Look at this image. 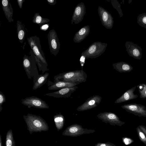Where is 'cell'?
I'll use <instances>...</instances> for the list:
<instances>
[{"mask_svg": "<svg viewBox=\"0 0 146 146\" xmlns=\"http://www.w3.org/2000/svg\"><path fill=\"white\" fill-rule=\"evenodd\" d=\"M28 42L33 52L39 71L43 74L46 71L49 70L47 68L48 64L42 49L40 38L36 36H31L27 39Z\"/></svg>", "mask_w": 146, "mask_h": 146, "instance_id": "cell-1", "label": "cell"}, {"mask_svg": "<svg viewBox=\"0 0 146 146\" xmlns=\"http://www.w3.org/2000/svg\"><path fill=\"white\" fill-rule=\"evenodd\" d=\"M27 129L30 134L33 132H41L49 130L48 125L46 121L40 116L30 113L23 116Z\"/></svg>", "mask_w": 146, "mask_h": 146, "instance_id": "cell-2", "label": "cell"}, {"mask_svg": "<svg viewBox=\"0 0 146 146\" xmlns=\"http://www.w3.org/2000/svg\"><path fill=\"white\" fill-rule=\"evenodd\" d=\"M87 78V74L82 69L59 74L54 76V81H62L78 85L86 82Z\"/></svg>", "mask_w": 146, "mask_h": 146, "instance_id": "cell-3", "label": "cell"}, {"mask_svg": "<svg viewBox=\"0 0 146 146\" xmlns=\"http://www.w3.org/2000/svg\"><path fill=\"white\" fill-rule=\"evenodd\" d=\"M29 55L24 54L23 58V65L29 79H33L34 84L36 82L39 76L38 71L35 54L31 49Z\"/></svg>", "mask_w": 146, "mask_h": 146, "instance_id": "cell-4", "label": "cell"}, {"mask_svg": "<svg viewBox=\"0 0 146 146\" xmlns=\"http://www.w3.org/2000/svg\"><path fill=\"white\" fill-rule=\"evenodd\" d=\"M107 45L106 43L98 41L94 42L83 52L81 55L84 56L86 59L97 58L104 53Z\"/></svg>", "mask_w": 146, "mask_h": 146, "instance_id": "cell-5", "label": "cell"}, {"mask_svg": "<svg viewBox=\"0 0 146 146\" xmlns=\"http://www.w3.org/2000/svg\"><path fill=\"white\" fill-rule=\"evenodd\" d=\"M21 103L29 108L33 107L38 109H48V105L46 102L37 97H27L21 100Z\"/></svg>", "mask_w": 146, "mask_h": 146, "instance_id": "cell-6", "label": "cell"}, {"mask_svg": "<svg viewBox=\"0 0 146 146\" xmlns=\"http://www.w3.org/2000/svg\"><path fill=\"white\" fill-rule=\"evenodd\" d=\"M47 37L50 52L56 56L59 51L60 44L55 31L54 29L50 31Z\"/></svg>", "mask_w": 146, "mask_h": 146, "instance_id": "cell-7", "label": "cell"}, {"mask_svg": "<svg viewBox=\"0 0 146 146\" xmlns=\"http://www.w3.org/2000/svg\"><path fill=\"white\" fill-rule=\"evenodd\" d=\"M98 12L102 25L106 29H111L113 26L114 21L111 14L100 6H98Z\"/></svg>", "mask_w": 146, "mask_h": 146, "instance_id": "cell-8", "label": "cell"}, {"mask_svg": "<svg viewBox=\"0 0 146 146\" xmlns=\"http://www.w3.org/2000/svg\"><path fill=\"white\" fill-rule=\"evenodd\" d=\"M121 107L127 111L139 116L146 117V108L140 104L130 103L124 104Z\"/></svg>", "mask_w": 146, "mask_h": 146, "instance_id": "cell-9", "label": "cell"}, {"mask_svg": "<svg viewBox=\"0 0 146 146\" xmlns=\"http://www.w3.org/2000/svg\"><path fill=\"white\" fill-rule=\"evenodd\" d=\"M102 97L98 95H94L88 98L85 102L76 109L78 111H82L95 108L100 103Z\"/></svg>", "mask_w": 146, "mask_h": 146, "instance_id": "cell-10", "label": "cell"}, {"mask_svg": "<svg viewBox=\"0 0 146 146\" xmlns=\"http://www.w3.org/2000/svg\"><path fill=\"white\" fill-rule=\"evenodd\" d=\"M86 13V9L84 3L82 2L76 7L71 20V24H78L83 19Z\"/></svg>", "mask_w": 146, "mask_h": 146, "instance_id": "cell-11", "label": "cell"}, {"mask_svg": "<svg viewBox=\"0 0 146 146\" xmlns=\"http://www.w3.org/2000/svg\"><path fill=\"white\" fill-rule=\"evenodd\" d=\"M125 46L128 54L134 58L140 60L142 56V49L141 47L133 42L127 41Z\"/></svg>", "mask_w": 146, "mask_h": 146, "instance_id": "cell-12", "label": "cell"}, {"mask_svg": "<svg viewBox=\"0 0 146 146\" xmlns=\"http://www.w3.org/2000/svg\"><path fill=\"white\" fill-rule=\"evenodd\" d=\"M78 88L76 86L72 87L64 88L54 92L47 93L45 95L56 98H68Z\"/></svg>", "mask_w": 146, "mask_h": 146, "instance_id": "cell-13", "label": "cell"}, {"mask_svg": "<svg viewBox=\"0 0 146 146\" xmlns=\"http://www.w3.org/2000/svg\"><path fill=\"white\" fill-rule=\"evenodd\" d=\"M47 84L48 86V89L50 90H59L64 88L72 87L77 85L75 84L58 81L53 82L49 80Z\"/></svg>", "mask_w": 146, "mask_h": 146, "instance_id": "cell-14", "label": "cell"}, {"mask_svg": "<svg viewBox=\"0 0 146 146\" xmlns=\"http://www.w3.org/2000/svg\"><path fill=\"white\" fill-rule=\"evenodd\" d=\"M136 87V86H135L125 92L120 97L115 101V103L119 104L133 100L137 98L138 96V95L137 94H135L134 93Z\"/></svg>", "mask_w": 146, "mask_h": 146, "instance_id": "cell-15", "label": "cell"}, {"mask_svg": "<svg viewBox=\"0 0 146 146\" xmlns=\"http://www.w3.org/2000/svg\"><path fill=\"white\" fill-rule=\"evenodd\" d=\"M9 0H2V6L6 19L10 23L14 21L13 18V11Z\"/></svg>", "mask_w": 146, "mask_h": 146, "instance_id": "cell-16", "label": "cell"}, {"mask_svg": "<svg viewBox=\"0 0 146 146\" xmlns=\"http://www.w3.org/2000/svg\"><path fill=\"white\" fill-rule=\"evenodd\" d=\"M90 31L89 25H85L77 31L74 35L73 41L74 42L78 43L84 39L88 35Z\"/></svg>", "mask_w": 146, "mask_h": 146, "instance_id": "cell-17", "label": "cell"}, {"mask_svg": "<svg viewBox=\"0 0 146 146\" xmlns=\"http://www.w3.org/2000/svg\"><path fill=\"white\" fill-rule=\"evenodd\" d=\"M27 29L25 25L21 21H17V32L19 40L21 44H23L25 39Z\"/></svg>", "mask_w": 146, "mask_h": 146, "instance_id": "cell-18", "label": "cell"}, {"mask_svg": "<svg viewBox=\"0 0 146 146\" xmlns=\"http://www.w3.org/2000/svg\"><path fill=\"white\" fill-rule=\"evenodd\" d=\"M112 65L113 69L120 73L129 72L133 69L131 65L124 62L114 63Z\"/></svg>", "mask_w": 146, "mask_h": 146, "instance_id": "cell-19", "label": "cell"}, {"mask_svg": "<svg viewBox=\"0 0 146 146\" xmlns=\"http://www.w3.org/2000/svg\"><path fill=\"white\" fill-rule=\"evenodd\" d=\"M49 75V73L47 72L40 74L36 82L34 84L33 89L34 90H36L45 84L47 81Z\"/></svg>", "mask_w": 146, "mask_h": 146, "instance_id": "cell-20", "label": "cell"}, {"mask_svg": "<svg viewBox=\"0 0 146 146\" xmlns=\"http://www.w3.org/2000/svg\"><path fill=\"white\" fill-rule=\"evenodd\" d=\"M50 21L49 19L47 18H43L38 13H35L32 20V22L33 23L37 24L40 26L46 24Z\"/></svg>", "mask_w": 146, "mask_h": 146, "instance_id": "cell-21", "label": "cell"}, {"mask_svg": "<svg viewBox=\"0 0 146 146\" xmlns=\"http://www.w3.org/2000/svg\"><path fill=\"white\" fill-rule=\"evenodd\" d=\"M5 146H15V140L12 129H9L7 132Z\"/></svg>", "mask_w": 146, "mask_h": 146, "instance_id": "cell-22", "label": "cell"}, {"mask_svg": "<svg viewBox=\"0 0 146 146\" xmlns=\"http://www.w3.org/2000/svg\"><path fill=\"white\" fill-rule=\"evenodd\" d=\"M55 126L58 131L62 127L64 121L63 116L60 114H57L54 116Z\"/></svg>", "mask_w": 146, "mask_h": 146, "instance_id": "cell-23", "label": "cell"}, {"mask_svg": "<svg viewBox=\"0 0 146 146\" xmlns=\"http://www.w3.org/2000/svg\"><path fill=\"white\" fill-rule=\"evenodd\" d=\"M137 22L140 26L146 29V13L140 14L138 15Z\"/></svg>", "mask_w": 146, "mask_h": 146, "instance_id": "cell-24", "label": "cell"}, {"mask_svg": "<svg viewBox=\"0 0 146 146\" xmlns=\"http://www.w3.org/2000/svg\"><path fill=\"white\" fill-rule=\"evenodd\" d=\"M139 93V97L141 98H146V84H140L137 86Z\"/></svg>", "mask_w": 146, "mask_h": 146, "instance_id": "cell-25", "label": "cell"}, {"mask_svg": "<svg viewBox=\"0 0 146 146\" xmlns=\"http://www.w3.org/2000/svg\"><path fill=\"white\" fill-rule=\"evenodd\" d=\"M111 1L113 7L117 11L120 17H122L123 16V14L121 8L120 4L116 0H111Z\"/></svg>", "mask_w": 146, "mask_h": 146, "instance_id": "cell-26", "label": "cell"}, {"mask_svg": "<svg viewBox=\"0 0 146 146\" xmlns=\"http://www.w3.org/2000/svg\"><path fill=\"white\" fill-rule=\"evenodd\" d=\"M5 102V95L1 92L0 91V112H1L3 109V104Z\"/></svg>", "mask_w": 146, "mask_h": 146, "instance_id": "cell-27", "label": "cell"}, {"mask_svg": "<svg viewBox=\"0 0 146 146\" xmlns=\"http://www.w3.org/2000/svg\"><path fill=\"white\" fill-rule=\"evenodd\" d=\"M86 59V58L83 55H81L80 60V62L82 70L83 67L85 63Z\"/></svg>", "mask_w": 146, "mask_h": 146, "instance_id": "cell-28", "label": "cell"}, {"mask_svg": "<svg viewBox=\"0 0 146 146\" xmlns=\"http://www.w3.org/2000/svg\"><path fill=\"white\" fill-rule=\"evenodd\" d=\"M49 26V25L48 24H44L40 26V29L41 30L46 31L48 29Z\"/></svg>", "mask_w": 146, "mask_h": 146, "instance_id": "cell-29", "label": "cell"}, {"mask_svg": "<svg viewBox=\"0 0 146 146\" xmlns=\"http://www.w3.org/2000/svg\"><path fill=\"white\" fill-rule=\"evenodd\" d=\"M25 1V0H17V2L19 8L22 9L23 7V3Z\"/></svg>", "mask_w": 146, "mask_h": 146, "instance_id": "cell-30", "label": "cell"}, {"mask_svg": "<svg viewBox=\"0 0 146 146\" xmlns=\"http://www.w3.org/2000/svg\"><path fill=\"white\" fill-rule=\"evenodd\" d=\"M46 1L50 5H54L57 3L56 0H47Z\"/></svg>", "mask_w": 146, "mask_h": 146, "instance_id": "cell-31", "label": "cell"}, {"mask_svg": "<svg viewBox=\"0 0 146 146\" xmlns=\"http://www.w3.org/2000/svg\"><path fill=\"white\" fill-rule=\"evenodd\" d=\"M78 129L75 127H72L70 128L69 129V131L72 133H75L78 131Z\"/></svg>", "mask_w": 146, "mask_h": 146, "instance_id": "cell-32", "label": "cell"}, {"mask_svg": "<svg viewBox=\"0 0 146 146\" xmlns=\"http://www.w3.org/2000/svg\"><path fill=\"white\" fill-rule=\"evenodd\" d=\"M139 135L141 139H143L145 138V135L142 132H140L139 133Z\"/></svg>", "mask_w": 146, "mask_h": 146, "instance_id": "cell-33", "label": "cell"}, {"mask_svg": "<svg viewBox=\"0 0 146 146\" xmlns=\"http://www.w3.org/2000/svg\"><path fill=\"white\" fill-rule=\"evenodd\" d=\"M124 142L125 144L127 145L129 143V140L127 138H125L124 139Z\"/></svg>", "mask_w": 146, "mask_h": 146, "instance_id": "cell-34", "label": "cell"}, {"mask_svg": "<svg viewBox=\"0 0 146 146\" xmlns=\"http://www.w3.org/2000/svg\"><path fill=\"white\" fill-rule=\"evenodd\" d=\"M0 146H3L2 142V141L1 136L0 134Z\"/></svg>", "mask_w": 146, "mask_h": 146, "instance_id": "cell-35", "label": "cell"}, {"mask_svg": "<svg viewBox=\"0 0 146 146\" xmlns=\"http://www.w3.org/2000/svg\"><path fill=\"white\" fill-rule=\"evenodd\" d=\"M100 146H106V145L105 144H102Z\"/></svg>", "mask_w": 146, "mask_h": 146, "instance_id": "cell-36", "label": "cell"}]
</instances>
